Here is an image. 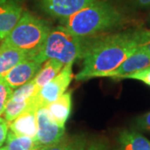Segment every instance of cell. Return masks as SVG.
I'll return each instance as SVG.
<instances>
[{
  "label": "cell",
  "mask_w": 150,
  "mask_h": 150,
  "mask_svg": "<svg viewBox=\"0 0 150 150\" xmlns=\"http://www.w3.org/2000/svg\"><path fill=\"white\" fill-rule=\"evenodd\" d=\"M150 39V29L133 28L86 39L79 81L104 77Z\"/></svg>",
  "instance_id": "cell-1"
},
{
  "label": "cell",
  "mask_w": 150,
  "mask_h": 150,
  "mask_svg": "<svg viewBox=\"0 0 150 150\" xmlns=\"http://www.w3.org/2000/svg\"><path fill=\"white\" fill-rule=\"evenodd\" d=\"M60 23L76 37L88 39L122 28L128 18L111 1L96 0Z\"/></svg>",
  "instance_id": "cell-2"
},
{
  "label": "cell",
  "mask_w": 150,
  "mask_h": 150,
  "mask_svg": "<svg viewBox=\"0 0 150 150\" xmlns=\"http://www.w3.org/2000/svg\"><path fill=\"white\" fill-rule=\"evenodd\" d=\"M49 23L24 11L15 27L4 42L34 58L40 53L51 30Z\"/></svg>",
  "instance_id": "cell-3"
},
{
  "label": "cell",
  "mask_w": 150,
  "mask_h": 150,
  "mask_svg": "<svg viewBox=\"0 0 150 150\" xmlns=\"http://www.w3.org/2000/svg\"><path fill=\"white\" fill-rule=\"evenodd\" d=\"M85 43L86 39L76 37L59 25L51 28L42 50L32 59L41 64L50 59H57L64 65L74 63L75 59L82 58Z\"/></svg>",
  "instance_id": "cell-4"
},
{
  "label": "cell",
  "mask_w": 150,
  "mask_h": 150,
  "mask_svg": "<svg viewBox=\"0 0 150 150\" xmlns=\"http://www.w3.org/2000/svg\"><path fill=\"white\" fill-rule=\"evenodd\" d=\"M73 64H65L58 75L33 97V103L38 109L48 106L66 92L73 78Z\"/></svg>",
  "instance_id": "cell-5"
},
{
  "label": "cell",
  "mask_w": 150,
  "mask_h": 150,
  "mask_svg": "<svg viewBox=\"0 0 150 150\" xmlns=\"http://www.w3.org/2000/svg\"><path fill=\"white\" fill-rule=\"evenodd\" d=\"M38 10L63 21L96 0H33Z\"/></svg>",
  "instance_id": "cell-6"
},
{
  "label": "cell",
  "mask_w": 150,
  "mask_h": 150,
  "mask_svg": "<svg viewBox=\"0 0 150 150\" xmlns=\"http://www.w3.org/2000/svg\"><path fill=\"white\" fill-rule=\"evenodd\" d=\"M65 134V127H62L50 116L46 107L37 111L36 142L41 147L54 144L61 140Z\"/></svg>",
  "instance_id": "cell-7"
},
{
  "label": "cell",
  "mask_w": 150,
  "mask_h": 150,
  "mask_svg": "<svg viewBox=\"0 0 150 150\" xmlns=\"http://www.w3.org/2000/svg\"><path fill=\"white\" fill-rule=\"evenodd\" d=\"M42 64L35 59L27 58L12 68L3 78L13 89L25 84L34 79Z\"/></svg>",
  "instance_id": "cell-8"
},
{
  "label": "cell",
  "mask_w": 150,
  "mask_h": 150,
  "mask_svg": "<svg viewBox=\"0 0 150 150\" xmlns=\"http://www.w3.org/2000/svg\"><path fill=\"white\" fill-rule=\"evenodd\" d=\"M24 12L23 0H0V39L4 40Z\"/></svg>",
  "instance_id": "cell-9"
},
{
  "label": "cell",
  "mask_w": 150,
  "mask_h": 150,
  "mask_svg": "<svg viewBox=\"0 0 150 150\" xmlns=\"http://www.w3.org/2000/svg\"><path fill=\"white\" fill-rule=\"evenodd\" d=\"M149 66L150 54L139 47L134 54L125 59L116 69L107 74L104 77L115 79H126L129 75L144 69Z\"/></svg>",
  "instance_id": "cell-10"
},
{
  "label": "cell",
  "mask_w": 150,
  "mask_h": 150,
  "mask_svg": "<svg viewBox=\"0 0 150 150\" xmlns=\"http://www.w3.org/2000/svg\"><path fill=\"white\" fill-rule=\"evenodd\" d=\"M37 107L33 103L14 120L8 123L11 132L19 136L29 137L36 141L37 135Z\"/></svg>",
  "instance_id": "cell-11"
},
{
  "label": "cell",
  "mask_w": 150,
  "mask_h": 150,
  "mask_svg": "<svg viewBox=\"0 0 150 150\" xmlns=\"http://www.w3.org/2000/svg\"><path fill=\"white\" fill-rule=\"evenodd\" d=\"M72 108V93L65 92L54 102L49 103L46 108L54 121L62 127H65V123L71 113Z\"/></svg>",
  "instance_id": "cell-12"
},
{
  "label": "cell",
  "mask_w": 150,
  "mask_h": 150,
  "mask_svg": "<svg viewBox=\"0 0 150 150\" xmlns=\"http://www.w3.org/2000/svg\"><path fill=\"white\" fill-rule=\"evenodd\" d=\"M27 58V54L21 50L4 42L0 44V78H3L12 68Z\"/></svg>",
  "instance_id": "cell-13"
},
{
  "label": "cell",
  "mask_w": 150,
  "mask_h": 150,
  "mask_svg": "<svg viewBox=\"0 0 150 150\" xmlns=\"http://www.w3.org/2000/svg\"><path fill=\"white\" fill-rule=\"evenodd\" d=\"M118 150H150V141L134 130L125 129L118 138Z\"/></svg>",
  "instance_id": "cell-14"
},
{
  "label": "cell",
  "mask_w": 150,
  "mask_h": 150,
  "mask_svg": "<svg viewBox=\"0 0 150 150\" xmlns=\"http://www.w3.org/2000/svg\"><path fill=\"white\" fill-rule=\"evenodd\" d=\"M45 62L46 63L44 64L43 68L40 69L34 79H33L36 85L38 92L45 84H47L49 81L52 80L56 75H58L64 66V64H62L57 59H50Z\"/></svg>",
  "instance_id": "cell-15"
},
{
  "label": "cell",
  "mask_w": 150,
  "mask_h": 150,
  "mask_svg": "<svg viewBox=\"0 0 150 150\" xmlns=\"http://www.w3.org/2000/svg\"><path fill=\"white\" fill-rule=\"evenodd\" d=\"M7 150H41L43 147L29 137L9 133L7 137Z\"/></svg>",
  "instance_id": "cell-16"
},
{
  "label": "cell",
  "mask_w": 150,
  "mask_h": 150,
  "mask_svg": "<svg viewBox=\"0 0 150 150\" xmlns=\"http://www.w3.org/2000/svg\"><path fill=\"white\" fill-rule=\"evenodd\" d=\"M41 150H86V142L82 137H64L54 144L44 146Z\"/></svg>",
  "instance_id": "cell-17"
},
{
  "label": "cell",
  "mask_w": 150,
  "mask_h": 150,
  "mask_svg": "<svg viewBox=\"0 0 150 150\" xmlns=\"http://www.w3.org/2000/svg\"><path fill=\"white\" fill-rule=\"evenodd\" d=\"M32 98L25 101H18L10 98V99L6 104L5 109L4 112V119L8 123H10L13 120H14L18 115H20L25 109H27L28 106L31 104Z\"/></svg>",
  "instance_id": "cell-18"
},
{
  "label": "cell",
  "mask_w": 150,
  "mask_h": 150,
  "mask_svg": "<svg viewBox=\"0 0 150 150\" xmlns=\"http://www.w3.org/2000/svg\"><path fill=\"white\" fill-rule=\"evenodd\" d=\"M37 93L38 89L36 85L32 79L31 81L26 83L25 84L17 88L16 90L13 92L11 98L18 101H25L30 99Z\"/></svg>",
  "instance_id": "cell-19"
},
{
  "label": "cell",
  "mask_w": 150,
  "mask_h": 150,
  "mask_svg": "<svg viewBox=\"0 0 150 150\" xmlns=\"http://www.w3.org/2000/svg\"><path fill=\"white\" fill-rule=\"evenodd\" d=\"M13 88L8 85L4 78H0V116L4 114L6 104L13 94Z\"/></svg>",
  "instance_id": "cell-20"
},
{
  "label": "cell",
  "mask_w": 150,
  "mask_h": 150,
  "mask_svg": "<svg viewBox=\"0 0 150 150\" xmlns=\"http://www.w3.org/2000/svg\"><path fill=\"white\" fill-rule=\"evenodd\" d=\"M126 79L142 81L145 84L150 86V66L144 69L140 70L139 72H136L134 74L129 75Z\"/></svg>",
  "instance_id": "cell-21"
},
{
  "label": "cell",
  "mask_w": 150,
  "mask_h": 150,
  "mask_svg": "<svg viewBox=\"0 0 150 150\" xmlns=\"http://www.w3.org/2000/svg\"><path fill=\"white\" fill-rule=\"evenodd\" d=\"M124 4L131 9H147L150 8V0H124Z\"/></svg>",
  "instance_id": "cell-22"
},
{
  "label": "cell",
  "mask_w": 150,
  "mask_h": 150,
  "mask_svg": "<svg viewBox=\"0 0 150 150\" xmlns=\"http://www.w3.org/2000/svg\"><path fill=\"white\" fill-rule=\"evenodd\" d=\"M135 123L139 129L150 132V112L139 116L136 119Z\"/></svg>",
  "instance_id": "cell-23"
},
{
  "label": "cell",
  "mask_w": 150,
  "mask_h": 150,
  "mask_svg": "<svg viewBox=\"0 0 150 150\" xmlns=\"http://www.w3.org/2000/svg\"><path fill=\"white\" fill-rule=\"evenodd\" d=\"M8 123L4 118L0 117V147L4 144L8 137Z\"/></svg>",
  "instance_id": "cell-24"
},
{
  "label": "cell",
  "mask_w": 150,
  "mask_h": 150,
  "mask_svg": "<svg viewBox=\"0 0 150 150\" xmlns=\"http://www.w3.org/2000/svg\"><path fill=\"white\" fill-rule=\"evenodd\" d=\"M86 150H112L106 147L103 144L100 143H93L88 146V148H86Z\"/></svg>",
  "instance_id": "cell-25"
},
{
  "label": "cell",
  "mask_w": 150,
  "mask_h": 150,
  "mask_svg": "<svg viewBox=\"0 0 150 150\" xmlns=\"http://www.w3.org/2000/svg\"><path fill=\"white\" fill-rule=\"evenodd\" d=\"M140 48H143V49L145 50L146 52H148L149 54H150V39L148 42H146L145 43H144L143 45H141Z\"/></svg>",
  "instance_id": "cell-26"
},
{
  "label": "cell",
  "mask_w": 150,
  "mask_h": 150,
  "mask_svg": "<svg viewBox=\"0 0 150 150\" xmlns=\"http://www.w3.org/2000/svg\"><path fill=\"white\" fill-rule=\"evenodd\" d=\"M148 23H149V27H150V13H149V16H148Z\"/></svg>",
  "instance_id": "cell-27"
},
{
  "label": "cell",
  "mask_w": 150,
  "mask_h": 150,
  "mask_svg": "<svg viewBox=\"0 0 150 150\" xmlns=\"http://www.w3.org/2000/svg\"><path fill=\"white\" fill-rule=\"evenodd\" d=\"M0 150H7V148L5 147H3V148H0Z\"/></svg>",
  "instance_id": "cell-28"
}]
</instances>
